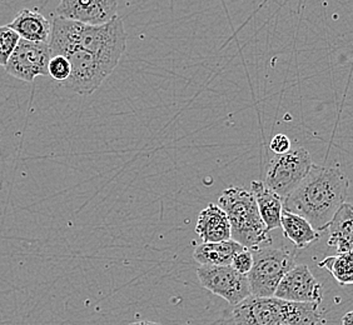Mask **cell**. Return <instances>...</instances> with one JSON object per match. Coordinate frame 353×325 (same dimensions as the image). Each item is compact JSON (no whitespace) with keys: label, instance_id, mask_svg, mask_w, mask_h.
Instances as JSON below:
<instances>
[{"label":"cell","instance_id":"1","mask_svg":"<svg viewBox=\"0 0 353 325\" xmlns=\"http://www.w3.org/2000/svg\"><path fill=\"white\" fill-rule=\"evenodd\" d=\"M348 179L339 167L314 165L302 183L283 200V209L308 220L316 231H323L346 203Z\"/></svg>","mask_w":353,"mask_h":325},{"label":"cell","instance_id":"2","mask_svg":"<svg viewBox=\"0 0 353 325\" xmlns=\"http://www.w3.org/2000/svg\"><path fill=\"white\" fill-rule=\"evenodd\" d=\"M49 47L52 56L61 55L69 49H82L119 64L127 47V33L118 17L103 25H87L54 17Z\"/></svg>","mask_w":353,"mask_h":325},{"label":"cell","instance_id":"3","mask_svg":"<svg viewBox=\"0 0 353 325\" xmlns=\"http://www.w3.org/2000/svg\"><path fill=\"white\" fill-rule=\"evenodd\" d=\"M231 224V239L245 249H259L262 244L271 245L272 238L259 214V207L252 191L231 187L223 190L218 199Z\"/></svg>","mask_w":353,"mask_h":325},{"label":"cell","instance_id":"4","mask_svg":"<svg viewBox=\"0 0 353 325\" xmlns=\"http://www.w3.org/2000/svg\"><path fill=\"white\" fill-rule=\"evenodd\" d=\"M253 253V266L247 275L252 295L274 297L279 282L294 266V251L262 247Z\"/></svg>","mask_w":353,"mask_h":325},{"label":"cell","instance_id":"5","mask_svg":"<svg viewBox=\"0 0 353 325\" xmlns=\"http://www.w3.org/2000/svg\"><path fill=\"white\" fill-rule=\"evenodd\" d=\"M312 165L311 156L305 148H294L268 162L263 183L285 200L302 183Z\"/></svg>","mask_w":353,"mask_h":325},{"label":"cell","instance_id":"6","mask_svg":"<svg viewBox=\"0 0 353 325\" xmlns=\"http://www.w3.org/2000/svg\"><path fill=\"white\" fill-rule=\"evenodd\" d=\"M61 55L68 59L72 68L64 85L79 95L93 94L118 65L82 49H69Z\"/></svg>","mask_w":353,"mask_h":325},{"label":"cell","instance_id":"7","mask_svg":"<svg viewBox=\"0 0 353 325\" xmlns=\"http://www.w3.org/2000/svg\"><path fill=\"white\" fill-rule=\"evenodd\" d=\"M197 274L203 288L233 306L251 295L247 275L239 274L232 265H201Z\"/></svg>","mask_w":353,"mask_h":325},{"label":"cell","instance_id":"8","mask_svg":"<svg viewBox=\"0 0 353 325\" xmlns=\"http://www.w3.org/2000/svg\"><path fill=\"white\" fill-rule=\"evenodd\" d=\"M52 59L49 43L21 39L6 65L8 74L19 81L32 83L37 76H47Z\"/></svg>","mask_w":353,"mask_h":325},{"label":"cell","instance_id":"9","mask_svg":"<svg viewBox=\"0 0 353 325\" xmlns=\"http://www.w3.org/2000/svg\"><path fill=\"white\" fill-rule=\"evenodd\" d=\"M274 297L294 303L319 304L323 298V286L307 265H294L279 282Z\"/></svg>","mask_w":353,"mask_h":325},{"label":"cell","instance_id":"10","mask_svg":"<svg viewBox=\"0 0 353 325\" xmlns=\"http://www.w3.org/2000/svg\"><path fill=\"white\" fill-rule=\"evenodd\" d=\"M57 17L87 25H103L118 17V0H61Z\"/></svg>","mask_w":353,"mask_h":325},{"label":"cell","instance_id":"11","mask_svg":"<svg viewBox=\"0 0 353 325\" xmlns=\"http://www.w3.org/2000/svg\"><path fill=\"white\" fill-rule=\"evenodd\" d=\"M282 299L250 295L233 308L236 325H276L282 320Z\"/></svg>","mask_w":353,"mask_h":325},{"label":"cell","instance_id":"12","mask_svg":"<svg viewBox=\"0 0 353 325\" xmlns=\"http://www.w3.org/2000/svg\"><path fill=\"white\" fill-rule=\"evenodd\" d=\"M196 233L203 243H217L231 239V224L218 204H208L198 216Z\"/></svg>","mask_w":353,"mask_h":325},{"label":"cell","instance_id":"13","mask_svg":"<svg viewBox=\"0 0 353 325\" xmlns=\"http://www.w3.org/2000/svg\"><path fill=\"white\" fill-rule=\"evenodd\" d=\"M8 27L26 41L49 43L52 34V23L43 14L32 9H21Z\"/></svg>","mask_w":353,"mask_h":325},{"label":"cell","instance_id":"14","mask_svg":"<svg viewBox=\"0 0 353 325\" xmlns=\"http://www.w3.org/2000/svg\"><path fill=\"white\" fill-rule=\"evenodd\" d=\"M251 191L268 231L281 228L283 199L259 180L252 182Z\"/></svg>","mask_w":353,"mask_h":325},{"label":"cell","instance_id":"15","mask_svg":"<svg viewBox=\"0 0 353 325\" xmlns=\"http://www.w3.org/2000/svg\"><path fill=\"white\" fill-rule=\"evenodd\" d=\"M328 245L339 253L353 254V205L345 203L328 224Z\"/></svg>","mask_w":353,"mask_h":325},{"label":"cell","instance_id":"16","mask_svg":"<svg viewBox=\"0 0 353 325\" xmlns=\"http://www.w3.org/2000/svg\"><path fill=\"white\" fill-rule=\"evenodd\" d=\"M245 249L243 245L233 239L217 243H202L194 249L193 258L201 265H231L233 258Z\"/></svg>","mask_w":353,"mask_h":325},{"label":"cell","instance_id":"17","mask_svg":"<svg viewBox=\"0 0 353 325\" xmlns=\"http://www.w3.org/2000/svg\"><path fill=\"white\" fill-rule=\"evenodd\" d=\"M281 228L283 229L285 237L288 238L299 249L307 248L310 244L317 242L321 238V231H316L308 220L285 209L282 211Z\"/></svg>","mask_w":353,"mask_h":325},{"label":"cell","instance_id":"18","mask_svg":"<svg viewBox=\"0 0 353 325\" xmlns=\"http://www.w3.org/2000/svg\"><path fill=\"white\" fill-rule=\"evenodd\" d=\"M321 322L319 304L282 302V320L287 325H319Z\"/></svg>","mask_w":353,"mask_h":325},{"label":"cell","instance_id":"19","mask_svg":"<svg viewBox=\"0 0 353 325\" xmlns=\"http://www.w3.org/2000/svg\"><path fill=\"white\" fill-rule=\"evenodd\" d=\"M319 265L330 271L341 285H353L352 253H339L337 255L325 258Z\"/></svg>","mask_w":353,"mask_h":325},{"label":"cell","instance_id":"20","mask_svg":"<svg viewBox=\"0 0 353 325\" xmlns=\"http://www.w3.org/2000/svg\"><path fill=\"white\" fill-rule=\"evenodd\" d=\"M21 39L19 34L12 28L8 25L0 27V67L6 68Z\"/></svg>","mask_w":353,"mask_h":325},{"label":"cell","instance_id":"21","mask_svg":"<svg viewBox=\"0 0 353 325\" xmlns=\"http://www.w3.org/2000/svg\"><path fill=\"white\" fill-rule=\"evenodd\" d=\"M70 63L68 59L63 55H54L49 61L48 65V73L49 76H52L54 81H67L70 75Z\"/></svg>","mask_w":353,"mask_h":325},{"label":"cell","instance_id":"22","mask_svg":"<svg viewBox=\"0 0 353 325\" xmlns=\"http://www.w3.org/2000/svg\"><path fill=\"white\" fill-rule=\"evenodd\" d=\"M231 265L239 274L248 275L253 266V253L248 249L238 253L237 255L233 258Z\"/></svg>","mask_w":353,"mask_h":325},{"label":"cell","instance_id":"23","mask_svg":"<svg viewBox=\"0 0 353 325\" xmlns=\"http://www.w3.org/2000/svg\"><path fill=\"white\" fill-rule=\"evenodd\" d=\"M270 148L272 151L279 156V154H285L288 153L291 150V140L288 136L285 134H277V136L272 138L271 144H270Z\"/></svg>","mask_w":353,"mask_h":325},{"label":"cell","instance_id":"24","mask_svg":"<svg viewBox=\"0 0 353 325\" xmlns=\"http://www.w3.org/2000/svg\"><path fill=\"white\" fill-rule=\"evenodd\" d=\"M342 325H353V311L348 312L342 318Z\"/></svg>","mask_w":353,"mask_h":325},{"label":"cell","instance_id":"25","mask_svg":"<svg viewBox=\"0 0 353 325\" xmlns=\"http://www.w3.org/2000/svg\"><path fill=\"white\" fill-rule=\"evenodd\" d=\"M130 325H162L159 323H153V322H148V320H143V322H136Z\"/></svg>","mask_w":353,"mask_h":325},{"label":"cell","instance_id":"26","mask_svg":"<svg viewBox=\"0 0 353 325\" xmlns=\"http://www.w3.org/2000/svg\"><path fill=\"white\" fill-rule=\"evenodd\" d=\"M276 325H287V324H283V323H277V324Z\"/></svg>","mask_w":353,"mask_h":325}]
</instances>
